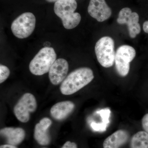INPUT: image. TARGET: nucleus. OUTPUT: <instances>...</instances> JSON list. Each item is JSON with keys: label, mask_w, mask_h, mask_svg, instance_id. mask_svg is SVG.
<instances>
[{"label": "nucleus", "mask_w": 148, "mask_h": 148, "mask_svg": "<svg viewBox=\"0 0 148 148\" xmlns=\"http://www.w3.org/2000/svg\"><path fill=\"white\" fill-rule=\"evenodd\" d=\"M129 138V133L127 131L119 130L105 140L103 148H120L127 143Z\"/></svg>", "instance_id": "nucleus-14"}, {"label": "nucleus", "mask_w": 148, "mask_h": 148, "mask_svg": "<svg viewBox=\"0 0 148 148\" xmlns=\"http://www.w3.org/2000/svg\"><path fill=\"white\" fill-rule=\"evenodd\" d=\"M88 11L91 17L100 22L108 19L112 15L111 8L105 0H90Z\"/></svg>", "instance_id": "nucleus-9"}, {"label": "nucleus", "mask_w": 148, "mask_h": 148, "mask_svg": "<svg viewBox=\"0 0 148 148\" xmlns=\"http://www.w3.org/2000/svg\"><path fill=\"white\" fill-rule=\"evenodd\" d=\"M114 49V42L111 37H102L96 42L95 47L96 57L99 64L104 68L113 66L116 55Z\"/></svg>", "instance_id": "nucleus-4"}, {"label": "nucleus", "mask_w": 148, "mask_h": 148, "mask_svg": "<svg viewBox=\"0 0 148 148\" xmlns=\"http://www.w3.org/2000/svg\"><path fill=\"white\" fill-rule=\"evenodd\" d=\"M0 134L5 138L8 145H18L23 142L25 138V131L18 127H5L1 129Z\"/></svg>", "instance_id": "nucleus-12"}, {"label": "nucleus", "mask_w": 148, "mask_h": 148, "mask_svg": "<svg viewBox=\"0 0 148 148\" xmlns=\"http://www.w3.org/2000/svg\"><path fill=\"white\" fill-rule=\"evenodd\" d=\"M139 16L136 12H132L128 8L122 9L119 14L117 22L120 24H127L130 36L134 38L141 32L139 23Z\"/></svg>", "instance_id": "nucleus-8"}, {"label": "nucleus", "mask_w": 148, "mask_h": 148, "mask_svg": "<svg viewBox=\"0 0 148 148\" xmlns=\"http://www.w3.org/2000/svg\"><path fill=\"white\" fill-rule=\"evenodd\" d=\"M75 108V104L72 101L58 102L53 105L51 109V115L56 120H62L69 116L74 110Z\"/></svg>", "instance_id": "nucleus-13"}, {"label": "nucleus", "mask_w": 148, "mask_h": 148, "mask_svg": "<svg viewBox=\"0 0 148 148\" xmlns=\"http://www.w3.org/2000/svg\"><path fill=\"white\" fill-rule=\"evenodd\" d=\"M37 103L36 98L31 93H25L14 106V113L17 119L22 123H27L30 118V114L36 111Z\"/></svg>", "instance_id": "nucleus-7"}, {"label": "nucleus", "mask_w": 148, "mask_h": 148, "mask_svg": "<svg viewBox=\"0 0 148 148\" xmlns=\"http://www.w3.org/2000/svg\"><path fill=\"white\" fill-rule=\"evenodd\" d=\"M0 148H18L16 146L12 145H2L0 146Z\"/></svg>", "instance_id": "nucleus-20"}, {"label": "nucleus", "mask_w": 148, "mask_h": 148, "mask_svg": "<svg viewBox=\"0 0 148 148\" xmlns=\"http://www.w3.org/2000/svg\"><path fill=\"white\" fill-rule=\"evenodd\" d=\"M36 22V17L33 13L25 12L19 15L12 22L11 26L12 32L18 38H26L34 32Z\"/></svg>", "instance_id": "nucleus-5"}, {"label": "nucleus", "mask_w": 148, "mask_h": 148, "mask_svg": "<svg viewBox=\"0 0 148 148\" xmlns=\"http://www.w3.org/2000/svg\"><path fill=\"white\" fill-rule=\"evenodd\" d=\"M136 51L132 46L123 45L120 46L116 52L115 64L117 72L121 77L128 75L130 63L135 58Z\"/></svg>", "instance_id": "nucleus-6"}, {"label": "nucleus", "mask_w": 148, "mask_h": 148, "mask_svg": "<svg viewBox=\"0 0 148 148\" xmlns=\"http://www.w3.org/2000/svg\"><path fill=\"white\" fill-rule=\"evenodd\" d=\"M51 123V121L45 117L41 120L35 126L34 137L37 143L41 145H47L50 143V137L48 130Z\"/></svg>", "instance_id": "nucleus-11"}, {"label": "nucleus", "mask_w": 148, "mask_h": 148, "mask_svg": "<svg viewBox=\"0 0 148 148\" xmlns=\"http://www.w3.org/2000/svg\"><path fill=\"white\" fill-rule=\"evenodd\" d=\"M143 30L147 34H148V21H145L143 25Z\"/></svg>", "instance_id": "nucleus-19"}, {"label": "nucleus", "mask_w": 148, "mask_h": 148, "mask_svg": "<svg viewBox=\"0 0 148 148\" xmlns=\"http://www.w3.org/2000/svg\"><path fill=\"white\" fill-rule=\"evenodd\" d=\"M49 2H56L58 1H60V0H46Z\"/></svg>", "instance_id": "nucleus-21"}, {"label": "nucleus", "mask_w": 148, "mask_h": 148, "mask_svg": "<svg viewBox=\"0 0 148 148\" xmlns=\"http://www.w3.org/2000/svg\"><path fill=\"white\" fill-rule=\"evenodd\" d=\"M10 71L8 67L4 65H0V83L1 84L8 78Z\"/></svg>", "instance_id": "nucleus-16"}, {"label": "nucleus", "mask_w": 148, "mask_h": 148, "mask_svg": "<svg viewBox=\"0 0 148 148\" xmlns=\"http://www.w3.org/2000/svg\"><path fill=\"white\" fill-rule=\"evenodd\" d=\"M130 148H148V133L145 131H139L132 136Z\"/></svg>", "instance_id": "nucleus-15"}, {"label": "nucleus", "mask_w": 148, "mask_h": 148, "mask_svg": "<svg viewBox=\"0 0 148 148\" xmlns=\"http://www.w3.org/2000/svg\"><path fill=\"white\" fill-rule=\"evenodd\" d=\"M56 57L53 48H42L30 62V72L35 75H42L47 73L56 60Z\"/></svg>", "instance_id": "nucleus-3"}, {"label": "nucleus", "mask_w": 148, "mask_h": 148, "mask_svg": "<svg viewBox=\"0 0 148 148\" xmlns=\"http://www.w3.org/2000/svg\"><path fill=\"white\" fill-rule=\"evenodd\" d=\"M77 6L75 0H60L55 3L54 12L61 18L65 29H74L79 24L81 16L78 12H75Z\"/></svg>", "instance_id": "nucleus-2"}, {"label": "nucleus", "mask_w": 148, "mask_h": 148, "mask_svg": "<svg viewBox=\"0 0 148 148\" xmlns=\"http://www.w3.org/2000/svg\"><path fill=\"white\" fill-rule=\"evenodd\" d=\"M61 148H77V147L76 143L67 141Z\"/></svg>", "instance_id": "nucleus-18"}, {"label": "nucleus", "mask_w": 148, "mask_h": 148, "mask_svg": "<svg viewBox=\"0 0 148 148\" xmlns=\"http://www.w3.org/2000/svg\"><path fill=\"white\" fill-rule=\"evenodd\" d=\"M142 124L143 129L148 133V113L146 114L143 116L142 121Z\"/></svg>", "instance_id": "nucleus-17"}, {"label": "nucleus", "mask_w": 148, "mask_h": 148, "mask_svg": "<svg viewBox=\"0 0 148 148\" xmlns=\"http://www.w3.org/2000/svg\"><path fill=\"white\" fill-rule=\"evenodd\" d=\"M69 69V64L66 59L61 58L56 60L49 72L51 82L57 85L63 82L67 77Z\"/></svg>", "instance_id": "nucleus-10"}, {"label": "nucleus", "mask_w": 148, "mask_h": 148, "mask_svg": "<svg viewBox=\"0 0 148 148\" xmlns=\"http://www.w3.org/2000/svg\"><path fill=\"white\" fill-rule=\"evenodd\" d=\"M94 78L93 71L87 67L75 70L69 74L60 86V91L64 95H71L87 85Z\"/></svg>", "instance_id": "nucleus-1"}]
</instances>
